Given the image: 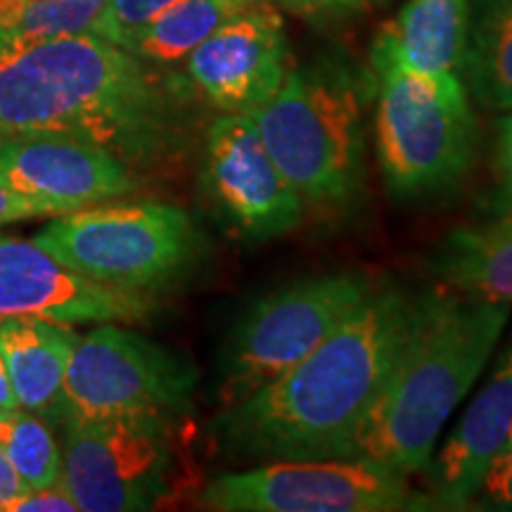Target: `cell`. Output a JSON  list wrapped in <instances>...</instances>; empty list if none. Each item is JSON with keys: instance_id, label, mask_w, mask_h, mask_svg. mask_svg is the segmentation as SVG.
<instances>
[{"instance_id": "obj_1", "label": "cell", "mask_w": 512, "mask_h": 512, "mask_svg": "<svg viewBox=\"0 0 512 512\" xmlns=\"http://www.w3.org/2000/svg\"><path fill=\"white\" fill-rule=\"evenodd\" d=\"M188 124L176 86L93 31L0 50V136L60 133L155 169L185 150Z\"/></svg>"}, {"instance_id": "obj_2", "label": "cell", "mask_w": 512, "mask_h": 512, "mask_svg": "<svg viewBox=\"0 0 512 512\" xmlns=\"http://www.w3.org/2000/svg\"><path fill=\"white\" fill-rule=\"evenodd\" d=\"M420 313V294L382 285L309 356L259 392L223 408L214 427L247 460L351 458Z\"/></svg>"}, {"instance_id": "obj_3", "label": "cell", "mask_w": 512, "mask_h": 512, "mask_svg": "<svg viewBox=\"0 0 512 512\" xmlns=\"http://www.w3.org/2000/svg\"><path fill=\"white\" fill-rule=\"evenodd\" d=\"M508 318V304L453 290L422 292L415 328L351 458H370L408 477L425 472L448 418L475 387Z\"/></svg>"}, {"instance_id": "obj_4", "label": "cell", "mask_w": 512, "mask_h": 512, "mask_svg": "<svg viewBox=\"0 0 512 512\" xmlns=\"http://www.w3.org/2000/svg\"><path fill=\"white\" fill-rule=\"evenodd\" d=\"M375 147L389 192L432 200L456 190L477 157V117L460 74H422L373 55Z\"/></svg>"}, {"instance_id": "obj_5", "label": "cell", "mask_w": 512, "mask_h": 512, "mask_svg": "<svg viewBox=\"0 0 512 512\" xmlns=\"http://www.w3.org/2000/svg\"><path fill=\"white\" fill-rule=\"evenodd\" d=\"M256 131L304 204L347 207L366 176L361 95L335 67L290 69L278 93L254 114Z\"/></svg>"}, {"instance_id": "obj_6", "label": "cell", "mask_w": 512, "mask_h": 512, "mask_svg": "<svg viewBox=\"0 0 512 512\" xmlns=\"http://www.w3.org/2000/svg\"><path fill=\"white\" fill-rule=\"evenodd\" d=\"M34 242L95 283L157 294L188 278L204 235L183 209L164 202H102L55 216Z\"/></svg>"}, {"instance_id": "obj_7", "label": "cell", "mask_w": 512, "mask_h": 512, "mask_svg": "<svg viewBox=\"0 0 512 512\" xmlns=\"http://www.w3.org/2000/svg\"><path fill=\"white\" fill-rule=\"evenodd\" d=\"M373 290L375 283L363 273H320L275 287L249 304L221 354V408L297 366Z\"/></svg>"}, {"instance_id": "obj_8", "label": "cell", "mask_w": 512, "mask_h": 512, "mask_svg": "<svg viewBox=\"0 0 512 512\" xmlns=\"http://www.w3.org/2000/svg\"><path fill=\"white\" fill-rule=\"evenodd\" d=\"M195 387L190 358L124 323H98L76 337L69 356L67 420H181L192 408Z\"/></svg>"}, {"instance_id": "obj_9", "label": "cell", "mask_w": 512, "mask_h": 512, "mask_svg": "<svg viewBox=\"0 0 512 512\" xmlns=\"http://www.w3.org/2000/svg\"><path fill=\"white\" fill-rule=\"evenodd\" d=\"M202 508L219 512H396L434 508L413 494L408 475L370 458L266 460L226 472L202 491Z\"/></svg>"}, {"instance_id": "obj_10", "label": "cell", "mask_w": 512, "mask_h": 512, "mask_svg": "<svg viewBox=\"0 0 512 512\" xmlns=\"http://www.w3.org/2000/svg\"><path fill=\"white\" fill-rule=\"evenodd\" d=\"M178 420H64V489L83 512L157 508L176 479Z\"/></svg>"}, {"instance_id": "obj_11", "label": "cell", "mask_w": 512, "mask_h": 512, "mask_svg": "<svg viewBox=\"0 0 512 512\" xmlns=\"http://www.w3.org/2000/svg\"><path fill=\"white\" fill-rule=\"evenodd\" d=\"M202 188L226 226L249 242L275 240L304 219L292 188L249 114H219L204 133Z\"/></svg>"}, {"instance_id": "obj_12", "label": "cell", "mask_w": 512, "mask_h": 512, "mask_svg": "<svg viewBox=\"0 0 512 512\" xmlns=\"http://www.w3.org/2000/svg\"><path fill=\"white\" fill-rule=\"evenodd\" d=\"M0 185L46 216L121 200L138 188L133 166L91 140L60 133L0 136Z\"/></svg>"}, {"instance_id": "obj_13", "label": "cell", "mask_w": 512, "mask_h": 512, "mask_svg": "<svg viewBox=\"0 0 512 512\" xmlns=\"http://www.w3.org/2000/svg\"><path fill=\"white\" fill-rule=\"evenodd\" d=\"M183 62L190 88L207 105L221 114H254L292 69L283 17L259 0L230 17Z\"/></svg>"}, {"instance_id": "obj_14", "label": "cell", "mask_w": 512, "mask_h": 512, "mask_svg": "<svg viewBox=\"0 0 512 512\" xmlns=\"http://www.w3.org/2000/svg\"><path fill=\"white\" fill-rule=\"evenodd\" d=\"M157 311L152 294L95 283L36 242L0 235V318H41L60 325L145 323Z\"/></svg>"}, {"instance_id": "obj_15", "label": "cell", "mask_w": 512, "mask_h": 512, "mask_svg": "<svg viewBox=\"0 0 512 512\" xmlns=\"http://www.w3.org/2000/svg\"><path fill=\"white\" fill-rule=\"evenodd\" d=\"M510 434L512 342L427 467L432 472L434 508L460 510L475 501L486 467Z\"/></svg>"}, {"instance_id": "obj_16", "label": "cell", "mask_w": 512, "mask_h": 512, "mask_svg": "<svg viewBox=\"0 0 512 512\" xmlns=\"http://www.w3.org/2000/svg\"><path fill=\"white\" fill-rule=\"evenodd\" d=\"M76 337L69 325L50 320L0 318V349L19 408L53 427H62L67 420L64 380Z\"/></svg>"}, {"instance_id": "obj_17", "label": "cell", "mask_w": 512, "mask_h": 512, "mask_svg": "<svg viewBox=\"0 0 512 512\" xmlns=\"http://www.w3.org/2000/svg\"><path fill=\"white\" fill-rule=\"evenodd\" d=\"M430 271L446 290L512 309V204L448 233L430 256Z\"/></svg>"}, {"instance_id": "obj_18", "label": "cell", "mask_w": 512, "mask_h": 512, "mask_svg": "<svg viewBox=\"0 0 512 512\" xmlns=\"http://www.w3.org/2000/svg\"><path fill=\"white\" fill-rule=\"evenodd\" d=\"M472 0H408L373 43L387 57L422 74H460Z\"/></svg>"}, {"instance_id": "obj_19", "label": "cell", "mask_w": 512, "mask_h": 512, "mask_svg": "<svg viewBox=\"0 0 512 512\" xmlns=\"http://www.w3.org/2000/svg\"><path fill=\"white\" fill-rule=\"evenodd\" d=\"M460 79L484 110H512V0H472Z\"/></svg>"}, {"instance_id": "obj_20", "label": "cell", "mask_w": 512, "mask_h": 512, "mask_svg": "<svg viewBox=\"0 0 512 512\" xmlns=\"http://www.w3.org/2000/svg\"><path fill=\"white\" fill-rule=\"evenodd\" d=\"M254 3L259 0H176L133 43L131 53L159 67L183 62L230 17Z\"/></svg>"}, {"instance_id": "obj_21", "label": "cell", "mask_w": 512, "mask_h": 512, "mask_svg": "<svg viewBox=\"0 0 512 512\" xmlns=\"http://www.w3.org/2000/svg\"><path fill=\"white\" fill-rule=\"evenodd\" d=\"M105 0H0V50L91 31Z\"/></svg>"}, {"instance_id": "obj_22", "label": "cell", "mask_w": 512, "mask_h": 512, "mask_svg": "<svg viewBox=\"0 0 512 512\" xmlns=\"http://www.w3.org/2000/svg\"><path fill=\"white\" fill-rule=\"evenodd\" d=\"M0 448L27 489H46L62 479V444L53 425L38 415L24 408L0 415Z\"/></svg>"}, {"instance_id": "obj_23", "label": "cell", "mask_w": 512, "mask_h": 512, "mask_svg": "<svg viewBox=\"0 0 512 512\" xmlns=\"http://www.w3.org/2000/svg\"><path fill=\"white\" fill-rule=\"evenodd\" d=\"M174 3L176 0H105L91 31L114 46L131 50L145 29Z\"/></svg>"}, {"instance_id": "obj_24", "label": "cell", "mask_w": 512, "mask_h": 512, "mask_svg": "<svg viewBox=\"0 0 512 512\" xmlns=\"http://www.w3.org/2000/svg\"><path fill=\"white\" fill-rule=\"evenodd\" d=\"M472 503H479L489 510L512 512V434L486 467Z\"/></svg>"}, {"instance_id": "obj_25", "label": "cell", "mask_w": 512, "mask_h": 512, "mask_svg": "<svg viewBox=\"0 0 512 512\" xmlns=\"http://www.w3.org/2000/svg\"><path fill=\"white\" fill-rule=\"evenodd\" d=\"M491 171H494V195L489 207L498 211L512 204V110L503 112L496 121L494 157H491Z\"/></svg>"}, {"instance_id": "obj_26", "label": "cell", "mask_w": 512, "mask_h": 512, "mask_svg": "<svg viewBox=\"0 0 512 512\" xmlns=\"http://www.w3.org/2000/svg\"><path fill=\"white\" fill-rule=\"evenodd\" d=\"M79 505L69 496L62 482L46 489H29L19 501L12 503L10 512H74Z\"/></svg>"}, {"instance_id": "obj_27", "label": "cell", "mask_w": 512, "mask_h": 512, "mask_svg": "<svg viewBox=\"0 0 512 512\" xmlns=\"http://www.w3.org/2000/svg\"><path fill=\"white\" fill-rule=\"evenodd\" d=\"M275 3L299 15H344V12L368 8L375 0H275Z\"/></svg>"}, {"instance_id": "obj_28", "label": "cell", "mask_w": 512, "mask_h": 512, "mask_svg": "<svg viewBox=\"0 0 512 512\" xmlns=\"http://www.w3.org/2000/svg\"><path fill=\"white\" fill-rule=\"evenodd\" d=\"M36 216H46V211L0 185V228L8 226V223L36 219Z\"/></svg>"}, {"instance_id": "obj_29", "label": "cell", "mask_w": 512, "mask_h": 512, "mask_svg": "<svg viewBox=\"0 0 512 512\" xmlns=\"http://www.w3.org/2000/svg\"><path fill=\"white\" fill-rule=\"evenodd\" d=\"M27 491V484L22 482V477L17 475L10 458L5 456V451L0 448V512H10L12 503L19 501Z\"/></svg>"}, {"instance_id": "obj_30", "label": "cell", "mask_w": 512, "mask_h": 512, "mask_svg": "<svg viewBox=\"0 0 512 512\" xmlns=\"http://www.w3.org/2000/svg\"><path fill=\"white\" fill-rule=\"evenodd\" d=\"M15 408H19V403H17L15 389H12V382H10L8 363H5L3 349H0V415L15 411Z\"/></svg>"}]
</instances>
